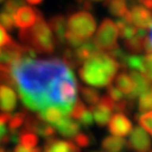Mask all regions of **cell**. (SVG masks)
<instances>
[{
  "label": "cell",
  "instance_id": "obj_30",
  "mask_svg": "<svg viewBox=\"0 0 152 152\" xmlns=\"http://www.w3.org/2000/svg\"><path fill=\"white\" fill-rule=\"evenodd\" d=\"M25 120H26V114L25 113H17V114L10 116V120L8 122L9 130H18L25 123Z\"/></svg>",
  "mask_w": 152,
  "mask_h": 152
},
{
  "label": "cell",
  "instance_id": "obj_29",
  "mask_svg": "<svg viewBox=\"0 0 152 152\" xmlns=\"http://www.w3.org/2000/svg\"><path fill=\"white\" fill-rule=\"evenodd\" d=\"M87 107H86V105L82 103L80 99H77L76 103L73 104V106H72V108L70 110V116L73 118V120L76 121H79V118L82 116V114L87 110Z\"/></svg>",
  "mask_w": 152,
  "mask_h": 152
},
{
  "label": "cell",
  "instance_id": "obj_35",
  "mask_svg": "<svg viewBox=\"0 0 152 152\" xmlns=\"http://www.w3.org/2000/svg\"><path fill=\"white\" fill-rule=\"evenodd\" d=\"M78 122H79L82 126H85V127H89V126H91L92 123H94V117H92L91 110H90V109H87V110L82 114V116L79 118Z\"/></svg>",
  "mask_w": 152,
  "mask_h": 152
},
{
  "label": "cell",
  "instance_id": "obj_47",
  "mask_svg": "<svg viewBox=\"0 0 152 152\" xmlns=\"http://www.w3.org/2000/svg\"><path fill=\"white\" fill-rule=\"evenodd\" d=\"M1 1H4V0H0V2H1Z\"/></svg>",
  "mask_w": 152,
  "mask_h": 152
},
{
  "label": "cell",
  "instance_id": "obj_18",
  "mask_svg": "<svg viewBox=\"0 0 152 152\" xmlns=\"http://www.w3.org/2000/svg\"><path fill=\"white\" fill-rule=\"evenodd\" d=\"M49 26L54 32L58 42L65 44V33H66V20L62 15L52 17L50 19Z\"/></svg>",
  "mask_w": 152,
  "mask_h": 152
},
{
  "label": "cell",
  "instance_id": "obj_36",
  "mask_svg": "<svg viewBox=\"0 0 152 152\" xmlns=\"http://www.w3.org/2000/svg\"><path fill=\"white\" fill-rule=\"evenodd\" d=\"M108 96L113 100H114L115 103H117V102H121V100H123L124 98H123V94H122V91H121L118 88H116L115 86H110V87L108 88Z\"/></svg>",
  "mask_w": 152,
  "mask_h": 152
},
{
  "label": "cell",
  "instance_id": "obj_1",
  "mask_svg": "<svg viewBox=\"0 0 152 152\" xmlns=\"http://www.w3.org/2000/svg\"><path fill=\"white\" fill-rule=\"evenodd\" d=\"M71 69L60 59L24 58L10 65L14 87L22 104L31 110H41L53 104V94L58 81L69 75Z\"/></svg>",
  "mask_w": 152,
  "mask_h": 152
},
{
  "label": "cell",
  "instance_id": "obj_38",
  "mask_svg": "<svg viewBox=\"0 0 152 152\" xmlns=\"http://www.w3.org/2000/svg\"><path fill=\"white\" fill-rule=\"evenodd\" d=\"M41 148H26L22 145V144H18L15 147V149L12 150V152H41Z\"/></svg>",
  "mask_w": 152,
  "mask_h": 152
},
{
  "label": "cell",
  "instance_id": "obj_4",
  "mask_svg": "<svg viewBox=\"0 0 152 152\" xmlns=\"http://www.w3.org/2000/svg\"><path fill=\"white\" fill-rule=\"evenodd\" d=\"M68 31L75 33L78 36L88 39L96 31V20L91 14L87 11H79L72 14L66 22Z\"/></svg>",
  "mask_w": 152,
  "mask_h": 152
},
{
  "label": "cell",
  "instance_id": "obj_34",
  "mask_svg": "<svg viewBox=\"0 0 152 152\" xmlns=\"http://www.w3.org/2000/svg\"><path fill=\"white\" fill-rule=\"evenodd\" d=\"M0 25L4 28H7V29L11 31L14 28V25H15L12 16L9 15V14H7V12L1 11L0 12Z\"/></svg>",
  "mask_w": 152,
  "mask_h": 152
},
{
  "label": "cell",
  "instance_id": "obj_46",
  "mask_svg": "<svg viewBox=\"0 0 152 152\" xmlns=\"http://www.w3.org/2000/svg\"><path fill=\"white\" fill-rule=\"evenodd\" d=\"M92 1H102V0H92Z\"/></svg>",
  "mask_w": 152,
  "mask_h": 152
},
{
  "label": "cell",
  "instance_id": "obj_31",
  "mask_svg": "<svg viewBox=\"0 0 152 152\" xmlns=\"http://www.w3.org/2000/svg\"><path fill=\"white\" fill-rule=\"evenodd\" d=\"M85 42H86V38L80 37L77 34L66 29V33H65V43H68L72 48H78V46H80Z\"/></svg>",
  "mask_w": 152,
  "mask_h": 152
},
{
  "label": "cell",
  "instance_id": "obj_20",
  "mask_svg": "<svg viewBox=\"0 0 152 152\" xmlns=\"http://www.w3.org/2000/svg\"><path fill=\"white\" fill-rule=\"evenodd\" d=\"M115 87L118 88L123 95L130 96L135 89V83L130 75L122 72L115 79Z\"/></svg>",
  "mask_w": 152,
  "mask_h": 152
},
{
  "label": "cell",
  "instance_id": "obj_28",
  "mask_svg": "<svg viewBox=\"0 0 152 152\" xmlns=\"http://www.w3.org/2000/svg\"><path fill=\"white\" fill-rule=\"evenodd\" d=\"M136 121L139 122V124L141 125L142 129L147 131L148 133H150L152 135V112H147L143 113L142 115H136Z\"/></svg>",
  "mask_w": 152,
  "mask_h": 152
},
{
  "label": "cell",
  "instance_id": "obj_12",
  "mask_svg": "<svg viewBox=\"0 0 152 152\" xmlns=\"http://www.w3.org/2000/svg\"><path fill=\"white\" fill-rule=\"evenodd\" d=\"M17 98L15 90L6 85H0V109L4 113H10L16 108Z\"/></svg>",
  "mask_w": 152,
  "mask_h": 152
},
{
  "label": "cell",
  "instance_id": "obj_22",
  "mask_svg": "<svg viewBox=\"0 0 152 152\" xmlns=\"http://www.w3.org/2000/svg\"><path fill=\"white\" fill-rule=\"evenodd\" d=\"M18 142H19V144L26 148H36V145L38 144V137L32 131L23 129V131L19 132Z\"/></svg>",
  "mask_w": 152,
  "mask_h": 152
},
{
  "label": "cell",
  "instance_id": "obj_25",
  "mask_svg": "<svg viewBox=\"0 0 152 152\" xmlns=\"http://www.w3.org/2000/svg\"><path fill=\"white\" fill-rule=\"evenodd\" d=\"M142 63H143V56H141V55L139 54L126 55L125 66H129L132 71H139V72H141Z\"/></svg>",
  "mask_w": 152,
  "mask_h": 152
},
{
  "label": "cell",
  "instance_id": "obj_37",
  "mask_svg": "<svg viewBox=\"0 0 152 152\" xmlns=\"http://www.w3.org/2000/svg\"><path fill=\"white\" fill-rule=\"evenodd\" d=\"M12 42L11 37L6 32V29L0 25V48H5Z\"/></svg>",
  "mask_w": 152,
  "mask_h": 152
},
{
  "label": "cell",
  "instance_id": "obj_21",
  "mask_svg": "<svg viewBox=\"0 0 152 152\" xmlns=\"http://www.w3.org/2000/svg\"><path fill=\"white\" fill-rule=\"evenodd\" d=\"M147 36H141L139 34H136L135 36H133L132 38L125 39L124 45L126 46V49L130 50L132 53L139 54L142 51H144V39Z\"/></svg>",
  "mask_w": 152,
  "mask_h": 152
},
{
  "label": "cell",
  "instance_id": "obj_5",
  "mask_svg": "<svg viewBox=\"0 0 152 152\" xmlns=\"http://www.w3.org/2000/svg\"><path fill=\"white\" fill-rule=\"evenodd\" d=\"M117 37H118V28L112 19H104L98 28L94 43L97 45L100 51H110L117 48Z\"/></svg>",
  "mask_w": 152,
  "mask_h": 152
},
{
  "label": "cell",
  "instance_id": "obj_33",
  "mask_svg": "<svg viewBox=\"0 0 152 152\" xmlns=\"http://www.w3.org/2000/svg\"><path fill=\"white\" fill-rule=\"evenodd\" d=\"M22 6H24L23 0H7L5 2V5H4V10L2 11L12 16L15 14V11Z\"/></svg>",
  "mask_w": 152,
  "mask_h": 152
},
{
  "label": "cell",
  "instance_id": "obj_41",
  "mask_svg": "<svg viewBox=\"0 0 152 152\" xmlns=\"http://www.w3.org/2000/svg\"><path fill=\"white\" fill-rule=\"evenodd\" d=\"M27 2L29 4H32V5H38V4H41L43 0H26Z\"/></svg>",
  "mask_w": 152,
  "mask_h": 152
},
{
  "label": "cell",
  "instance_id": "obj_17",
  "mask_svg": "<svg viewBox=\"0 0 152 152\" xmlns=\"http://www.w3.org/2000/svg\"><path fill=\"white\" fill-rule=\"evenodd\" d=\"M89 109L91 110L92 117H94L95 122L100 127H103V126H105L108 123L109 118L112 116V113H113V109L107 107V106H105L103 104H100L99 102L96 105L89 107Z\"/></svg>",
  "mask_w": 152,
  "mask_h": 152
},
{
  "label": "cell",
  "instance_id": "obj_27",
  "mask_svg": "<svg viewBox=\"0 0 152 152\" xmlns=\"http://www.w3.org/2000/svg\"><path fill=\"white\" fill-rule=\"evenodd\" d=\"M152 109V94L150 89L139 96V110L141 113H145Z\"/></svg>",
  "mask_w": 152,
  "mask_h": 152
},
{
  "label": "cell",
  "instance_id": "obj_16",
  "mask_svg": "<svg viewBox=\"0 0 152 152\" xmlns=\"http://www.w3.org/2000/svg\"><path fill=\"white\" fill-rule=\"evenodd\" d=\"M130 76L132 77L133 81L135 83V89L130 96H127V99L133 102V100H135V98L141 96L142 94H144L150 89V82L148 81L139 71H131Z\"/></svg>",
  "mask_w": 152,
  "mask_h": 152
},
{
  "label": "cell",
  "instance_id": "obj_24",
  "mask_svg": "<svg viewBox=\"0 0 152 152\" xmlns=\"http://www.w3.org/2000/svg\"><path fill=\"white\" fill-rule=\"evenodd\" d=\"M80 91H81L82 98L83 100L88 103L89 105H96L99 100V92L92 88H88V87H80Z\"/></svg>",
  "mask_w": 152,
  "mask_h": 152
},
{
  "label": "cell",
  "instance_id": "obj_42",
  "mask_svg": "<svg viewBox=\"0 0 152 152\" xmlns=\"http://www.w3.org/2000/svg\"><path fill=\"white\" fill-rule=\"evenodd\" d=\"M149 39H150V43L152 45V26H151V32H150V37H149Z\"/></svg>",
  "mask_w": 152,
  "mask_h": 152
},
{
  "label": "cell",
  "instance_id": "obj_39",
  "mask_svg": "<svg viewBox=\"0 0 152 152\" xmlns=\"http://www.w3.org/2000/svg\"><path fill=\"white\" fill-rule=\"evenodd\" d=\"M11 115L9 113H1L0 114V124H7L10 120Z\"/></svg>",
  "mask_w": 152,
  "mask_h": 152
},
{
  "label": "cell",
  "instance_id": "obj_15",
  "mask_svg": "<svg viewBox=\"0 0 152 152\" xmlns=\"http://www.w3.org/2000/svg\"><path fill=\"white\" fill-rule=\"evenodd\" d=\"M100 50L98 49L97 45L94 43V41H86L80 46L76 48V50L73 51V56H75L77 64L79 65L80 63H83L87 59H89L92 54L97 53Z\"/></svg>",
  "mask_w": 152,
  "mask_h": 152
},
{
  "label": "cell",
  "instance_id": "obj_40",
  "mask_svg": "<svg viewBox=\"0 0 152 152\" xmlns=\"http://www.w3.org/2000/svg\"><path fill=\"white\" fill-rule=\"evenodd\" d=\"M141 2L144 8H147L149 10H152V0H139Z\"/></svg>",
  "mask_w": 152,
  "mask_h": 152
},
{
  "label": "cell",
  "instance_id": "obj_19",
  "mask_svg": "<svg viewBox=\"0 0 152 152\" xmlns=\"http://www.w3.org/2000/svg\"><path fill=\"white\" fill-rule=\"evenodd\" d=\"M127 143L120 136H106L102 142V148L106 152H123Z\"/></svg>",
  "mask_w": 152,
  "mask_h": 152
},
{
  "label": "cell",
  "instance_id": "obj_3",
  "mask_svg": "<svg viewBox=\"0 0 152 152\" xmlns=\"http://www.w3.org/2000/svg\"><path fill=\"white\" fill-rule=\"evenodd\" d=\"M19 39L27 46H31L36 52L41 53H53L55 49V41L52 29L45 22L42 14L39 12L35 24L32 28L20 29L18 33Z\"/></svg>",
  "mask_w": 152,
  "mask_h": 152
},
{
  "label": "cell",
  "instance_id": "obj_10",
  "mask_svg": "<svg viewBox=\"0 0 152 152\" xmlns=\"http://www.w3.org/2000/svg\"><path fill=\"white\" fill-rule=\"evenodd\" d=\"M70 108L58 106V105H51L45 108L38 110L37 117L44 122H48L51 124H56L60 120H62L65 116H69Z\"/></svg>",
  "mask_w": 152,
  "mask_h": 152
},
{
  "label": "cell",
  "instance_id": "obj_44",
  "mask_svg": "<svg viewBox=\"0 0 152 152\" xmlns=\"http://www.w3.org/2000/svg\"><path fill=\"white\" fill-rule=\"evenodd\" d=\"M77 1H78V2H81V4H82V2H85L86 0H77Z\"/></svg>",
  "mask_w": 152,
  "mask_h": 152
},
{
  "label": "cell",
  "instance_id": "obj_43",
  "mask_svg": "<svg viewBox=\"0 0 152 152\" xmlns=\"http://www.w3.org/2000/svg\"><path fill=\"white\" fill-rule=\"evenodd\" d=\"M0 152H6V151H5V149H4V148L0 147Z\"/></svg>",
  "mask_w": 152,
  "mask_h": 152
},
{
  "label": "cell",
  "instance_id": "obj_32",
  "mask_svg": "<svg viewBox=\"0 0 152 152\" xmlns=\"http://www.w3.org/2000/svg\"><path fill=\"white\" fill-rule=\"evenodd\" d=\"M94 139L90 134H85V133H78L77 135L73 136V142L76 143L78 147L81 148H87L92 143Z\"/></svg>",
  "mask_w": 152,
  "mask_h": 152
},
{
  "label": "cell",
  "instance_id": "obj_13",
  "mask_svg": "<svg viewBox=\"0 0 152 152\" xmlns=\"http://www.w3.org/2000/svg\"><path fill=\"white\" fill-rule=\"evenodd\" d=\"M44 152H81L79 147L72 141H63L53 137H50L45 142Z\"/></svg>",
  "mask_w": 152,
  "mask_h": 152
},
{
  "label": "cell",
  "instance_id": "obj_14",
  "mask_svg": "<svg viewBox=\"0 0 152 152\" xmlns=\"http://www.w3.org/2000/svg\"><path fill=\"white\" fill-rule=\"evenodd\" d=\"M54 126L55 131H58L62 136H66V137H73L80 132L79 123L68 116L59 121L56 124H54Z\"/></svg>",
  "mask_w": 152,
  "mask_h": 152
},
{
  "label": "cell",
  "instance_id": "obj_26",
  "mask_svg": "<svg viewBox=\"0 0 152 152\" xmlns=\"http://www.w3.org/2000/svg\"><path fill=\"white\" fill-rule=\"evenodd\" d=\"M142 76L144 77L149 82H152V53L145 54L143 56V63H142Z\"/></svg>",
  "mask_w": 152,
  "mask_h": 152
},
{
  "label": "cell",
  "instance_id": "obj_11",
  "mask_svg": "<svg viewBox=\"0 0 152 152\" xmlns=\"http://www.w3.org/2000/svg\"><path fill=\"white\" fill-rule=\"evenodd\" d=\"M131 17L132 24H134L136 27L148 29L152 26V12L143 6L134 5L131 8Z\"/></svg>",
  "mask_w": 152,
  "mask_h": 152
},
{
  "label": "cell",
  "instance_id": "obj_9",
  "mask_svg": "<svg viewBox=\"0 0 152 152\" xmlns=\"http://www.w3.org/2000/svg\"><path fill=\"white\" fill-rule=\"evenodd\" d=\"M25 127L24 130H28L34 132L35 134L50 139L53 137L55 134V129L51 125L46 124V122L38 118L37 116H32V115H26L25 120Z\"/></svg>",
  "mask_w": 152,
  "mask_h": 152
},
{
  "label": "cell",
  "instance_id": "obj_2",
  "mask_svg": "<svg viewBox=\"0 0 152 152\" xmlns=\"http://www.w3.org/2000/svg\"><path fill=\"white\" fill-rule=\"evenodd\" d=\"M120 69L118 62L108 53L99 51L83 62L79 75L83 81L97 88L109 86Z\"/></svg>",
  "mask_w": 152,
  "mask_h": 152
},
{
  "label": "cell",
  "instance_id": "obj_7",
  "mask_svg": "<svg viewBox=\"0 0 152 152\" xmlns=\"http://www.w3.org/2000/svg\"><path fill=\"white\" fill-rule=\"evenodd\" d=\"M39 11L28 6L19 7L12 15L14 24L20 29H28L35 24Z\"/></svg>",
  "mask_w": 152,
  "mask_h": 152
},
{
  "label": "cell",
  "instance_id": "obj_48",
  "mask_svg": "<svg viewBox=\"0 0 152 152\" xmlns=\"http://www.w3.org/2000/svg\"><path fill=\"white\" fill-rule=\"evenodd\" d=\"M150 152H152V150H151V151H150Z\"/></svg>",
  "mask_w": 152,
  "mask_h": 152
},
{
  "label": "cell",
  "instance_id": "obj_8",
  "mask_svg": "<svg viewBox=\"0 0 152 152\" xmlns=\"http://www.w3.org/2000/svg\"><path fill=\"white\" fill-rule=\"evenodd\" d=\"M133 130V125L124 113H116L108 121V131L113 135L124 137Z\"/></svg>",
  "mask_w": 152,
  "mask_h": 152
},
{
  "label": "cell",
  "instance_id": "obj_23",
  "mask_svg": "<svg viewBox=\"0 0 152 152\" xmlns=\"http://www.w3.org/2000/svg\"><path fill=\"white\" fill-rule=\"evenodd\" d=\"M106 5L108 7V10L112 15L120 17V18L124 16V14L127 11L125 0H107Z\"/></svg>",
  "mask_w": 152,
  "mask_h": 152
},
{
  "label": "cell",
  "instance_id": "obj_45",
  "mask_svg": "<svg viewBox=\"0 0 152 152\" xmlns=\"http://www.w3.org/2000/svg\"><path fill=\"white\" fill-rule=\"evenodd\" d=\"M150 91H151V94H152V86H151V88H150Z\"/></svg>",
  "mask_w": 152,
  "mask_h": 152
},
{
  "label": "cell",
  "instance_id": "obj_6",
  "mask_svg": "<svg viewBox=\"0 0 152 152\" xmlns=\"http://www.w3.org/2000/svg\"><path fill=\"white\" fill-rule=\"evenodd\" d=\"M127 147L134 152H150L152 144L150 137L144 130L141 126H136L132 130Z\"/></svg>",
  "mask_w": 152,
  "mask_h": 152
}]
</instances>
